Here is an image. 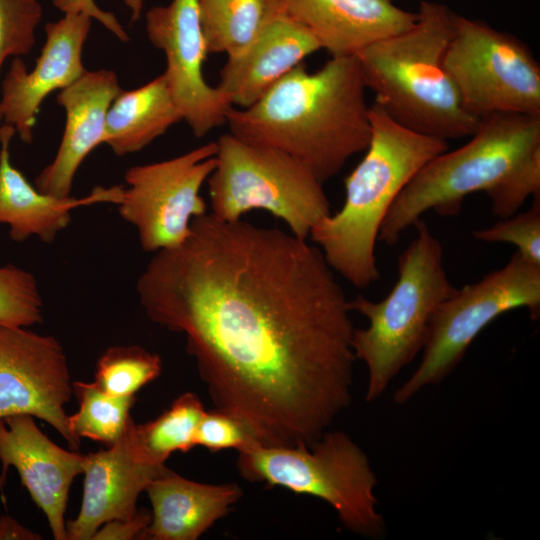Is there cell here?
Masks as SVG:
<instances>
[{
  "label": "cell",
  "instance_id": "obj_35",
  "mask_svg": "<svg viewBox=\"0 0 540 540\" xmlns=\"http://www.w3.org/2000/svg\"><path fill=\"white\" fill-rule=\"evenodd\" d=\"M124 3L130 11V22L138 21L143 9V0H124Z\"/></svg>",
  "mask_w": 540,
  "mask_h": 540
},
{
  "label": "cell",
  "instance_id": "obj_1",
  "mask_svg": "<svg viewBox=\"0 0 540 540\" xmlns=\"http://www.w3.org/2000/svg\"><path fill=\"white\" fill-rule=\"evenodd\" d=\"M334 273L307 240L206 213L136 291L151 321L185 335L216 409L263 445L311 446L351 403L355 328Z\"/></svg>",
  "mask_w": 540,
  "mask_h": 540
},
{
  "label": "cell",
  "instance_id": "obj_14",
  "mask_svg": "<svg viewBox=\"0 0 540 540\" xmlns=\"http://www.w3.org/2000/svg\"><path fill=\"white\" fill-rule=\"evenodd\" d=\"M92 20L84 13H65L46 24V40L32 69L20 57L12 59L0 84V108L4 124L12 126L22 142H32L45 98L86 72L82 52Z\"/></svg>",
  "mask_w": 540,
  "mask_h": 540
},
{
  "label": "cell",
  "instance_id": "obj_9",
  "mask_svg": "<svg viewBox=\"0 0 540 540\" xmlns=\"http://www.w3.org/2000/svg\"><path fill=\"white\" fill-rule=\"evenodd\" d=\"M519 308L540 316V266L517 251L505 266L456 291L435 311L411 376L396 390L404 404L422 389L443 381L463 359L475 338L499 316Z\"/></svg>",
  "mask_w": 540,
  "mask_h": 540
},
{
  "label": "cell",
  "instance_id": "obj_27",
  "mask_svg": "<svg viewBox=\"0 0 540 540\" xmlns=\"http://www.w3.org/2000/svg\"><path fill=\"white\" fill-rule=\"evenodd\" d=\"M43 320L36 277L13 264L0 266V325L30 327Z\"/></svg>",
  "mask_w": 540,
  "mask_h": 540
},
{
  "label": "cell",
  "instance_id": "obj_36",
  "mask_svg": "<svg viewBox=\"0 0 540 540\" xmlns=\"http://www.w3.org/2000/svg\"><path fill=\"white\" fill-rule=\"evenodd\" d=\"M3 137H4V121H3L2 111L0 108V153H1L2 144H3Z\"/></svg>",
  "mask_w": 540,
  "mask_h": 540
},
{
  "label": "cell",
  "instance_id": "obj_24",
  "mask_svg": "<svg viewBox=\"0 0 540 540\" xmlns=\"http://www.w3.org/2000/svg\"><path fill=\"white\" fill-rule=\"evenodd\" d=\"M208 54H242L259 33L266 0H196Z\"/></svg>",
  "mask_w": 540,
  "mask_h": 540
},
{
  "label": "cell",
  "instance_id": "obj_32",
  "mask_svg": "<svg viewBox=\"0 0 540 540\" xmlns=\"http://www.w3.org/2000/svg\"><path fill=\"white\" fill-rule=\"evenodd\" d=\"M53 5L65 13H84L100 22L120 41L127 42L129 36L118 19L108 11L102 10L94 0H52Z\"/></svg>",
  "mask_w": 540,
  "mask_h": 540
},
{
  "label": "cell",
  "instance_id": "obj_28",
  "mask_svg": "<svg viewBox=\"0 0 540 540\" xmlns=\"http://www.w3.org/2000/svg\"><path fill=\"white\" fill-rule=\"evenodd\" d=\"M41 18L38 0H0V73L6 59L30 53Z\"/></svg>",
  "mask_w": 540,
  "mask_h": 540
},
{
  "label": "cell",
  "instance_id": "obj_21",
  "mask_svg": "<svg viewBox=\"0 0 540 540\" xmlns=\"http://www.w3.org/2000/svg\"><path fill=\"white\" fill-rule=\"evenodd\" d=\"M151 521L139 539L197 540L241 498L234 483L206 484L165 468L145 488Z\"/></svg>",
  "mask_w": 540,
  "mask_h": 540
},
{
  "label": "cell",
  "instance_id": "obj_26",
  "mask_svg": "<svg viewBox=\"0 0 540 540\" xmlns=\"http://www.w3.org/2000/svg\"><path fill=\"white\" fill-rule=\"evenodd\" d=\"M162 361L157 353L138 345L112 346L96 364L95 383L113 396H134L161 373Z\"/></svg>",
  "mask_w": 540,
  "mask_h": 540
},
{
  "label": "cell",
  "instance_id": "obj_12",
  "mask_svg": "<svg viewBox=\"0 0 540 540\" xmlns=\"http://www.w3.org/2000/svg\"><path fill=\"white\" fill-rule=\"evenodd\" d=\"M73 385L60 342L28 327L0 325V420L31 415L47 422L76 449L64 406Z\"/></svg>",
  "mask_w": 540,
  "mask_h": 540
},
{
  "label": "cell",
  "instance_id": "obj_15",
  "mask_svg": "<svg viewBox=\"0 0 540 540\" xmlns=\"http://www.w3.org/2000/svg\"><path fill=\"white\" fill-rule=\"evenodd\" d=\"M85 455L62 449L21 414L0 420V484L10 466L18 472L32 500L43 511L56 540H67L65 512L74 478L83 472Z\"/></svg>",
  "mask_w": 540,
  "mask_h": 540
},
{
  "label": "cell",
  "instance_id": "obj_30",
  "mask_svg": "<svg viewBox=\"0 0 540 540\" xmlns=\"http://www.w3.org/2000/svg\"><path fill=\"white\" fill-rule=\"evenodd\" d=\"M486 194L493 214L500 218L517 213L529 196L540 195V148L527 155Z\"/></svg>",
  "mask_w": 540,
  "mask_h": 540
},
{
  "label": "cell",
  "instance_id": "obj_23",
  "mask_svg": "<svg viewBox=\"0 0 540 540\" xmlns=\"http://www.w3.org/2000/svg\"><path fill=\"white\" fill-rule=\"evenodd\" d=\"M200 398L191 392L177 397L159 417L130 425L134 447L146 462L161 466L174 452L195 447V435L205 413Z\"/></svg>",
  "mask_w": 540,
  "mask_h": 540
},
{
  "label": "cell",
  "instance_id": "obj_25",
  "mask_svg": "<svg viewBox=\"0 0 540 540\" xmlns=\"http://www.w3.org/2000/svg\"><path fill=\"white\" fill-rule=\"evenodd\" d=\"M79 410L68 416L73 436L80 441L88 438L105 445H113L125 432L130 422V410L135 396H113L100 389L95 382H72Z\"/></svg>",
  "mask_w": 540,
  "mask_h": 540
},
{
  "label": "cell",
  "instance_id": "obj_13",
  "mask_svg": "<svg viewBox=\"0 0 540 540\" xmlns=\"http://www.w3.org/2000/svg\"><path fill=\"white\" fill-rule=\"evenodd\" d=\"M145 28L151 44L165 55L163 76L193 134L201 138L226 124L233 106L229 96L204 78L208 50L196 0H171L151 8L145 15Z\"/></svg>",
  "mask_w": 540,
  "mask_h": 540
},
{
  "label": "cell",
  "instance_id": "obj_31",
  "mask_svg": "<svg viewBox=\"0 0 540 540\" xmlns=\"http://www.w3.org/2000/svg\"><path fill=\"white\" fill-rule=\"evenodd\" d=\"M261 444L257 436L240 418L225 411H205L195 435V445L211 452L235 449L238 452Z\"/></svg>",
  "mask_w": 540,
  "mask_h": 540
},
{
  "label": "cell",
  "instance_id": "obj_3",
  "mask_svg": "<svg viewBox=\"0 0 540 540\" xmlns=\"http://www.w3.org/2000/svg\"><path fill=\"white\" fill-rule=\"evenodd\" d=\"M371 138L365 155L345 178V201L310 231L331 269L359 289L380 278L375 246L381 225L398 195L446 140L398 124L375 102L370 105Z\"/></svg>",
  "mask_w": 540,
  "mask_h": 540
},
{
  "label": "cell",
  "instance_id": "obj_5",
  "mask_svg": "<svg viewBox=\"0 0 540 540\" xmlns=\"http://www.w3.org/2000/svg\"><path fill=\"white\" fill-rule=\"evenodd\" d=\"M415 238L398 259V278L388 295L372 301L362 295L349 308L366 317V328H355L352 350L368 371L365 399L376 401L390 382L422 351L431 319L457 288L448 279L443 247L420 218Z\"/></svg>",
  "mask_w": 540,
  "mask_h": 540
},
{
  "label": "cell",
  "instance_id": "obj_2",
  "mask_svg": "<svg viewBox=\"0 0 540 540\" xmlns=\"http://www.w3.org/2000/svg\"><path fill=\"white\" fill-rule=\"evenodd\" d=\"M366 89L356 56H331L315 72L301 63L251 106L232 107L226 124L245 142L298 159L324 184L370 142Z\"/></svg>",
  "mask_w": 540,
  "mask_h": 540
},
{
  "label": "cell",
  "instance_id": "obj_20",
  "mask_svg": "<svg viewBox=\"0 0 540 540\" xmlns=\"http://www.w3.org/2000/svg\"><path fill=\"white\" fill-rule=\"evenodd\" d=\"M15 130L4 124L0 153V224L9 228V237L23 242L33 236L52 243L71 222V212L79 207L99 203L121 202L122 186L96 187L81 198H59L38 190L17 169L10 156V145Z\"/></svg>",
  "mask_w": 540,
  "mask_h": 540
},
{
  "label": "cell",
  "instance_id": "obj_17",
  "mask_svg": "<svg viewBox=\"0 0 540 540\" xmlns=\"http://www.w3.org/2000/svg\"><path fill=\"white\" fill-rule=\"evenodd\" d=\"M309 31L331 56H355L366 46L410 28L417 13L393 0H266Z\"/></svg>",
  "mask_w": 540,
  "mask_h": 540
},
{
  "label": "cell",
  "instance_id": "obj_4",
  "mask_svg": "<svg viewBox=\"0 0 540 540\" xmlns=\"http://www.w3.org/2000/svg\"><path fill=\"white\" fill-rule=\"evenodd\" d=\"M414 24L355 56L375 103L398 124L443 140L471 136L481 119L462 106L443 64L453 30L447 5L424 0Z\"/></svg>",
  "mask_w": 540,
  "mask_h": 540
},
{
  "label": "cell",
  "instance_id": "obj_6",
  "mask_svg": "<svg viewBox=\"0 0 540 540\" xmlns=\"http://www.w3.org/2000/svg\"><path fill=\"white\" fill-rule=\"evenodd\" d=\"M471 139L435 156L404 187L385 217L378 240L395 244L429 211L454 216L466 196L487 192L540 148V115L498 113L481 118Z\"/></svg>",
  "mask_w": 540,
  "mask_h": 540
},
{
  "label": "cell",
  "instance_id": "obj_10",
  "mask_svg": "<svg viewBox=\"0 0 540 540\" xmlns=\"http://www.w3.org/2000/svg\"><path fill=\"white\" fill-rule=\"evenodd\" d=\"M443 64L470 115H540V65L515 35L454 13Z\"/></svg>",
  "mask_w": 540,
  "mask_h": 540
},
{
  "label": "cell",
  "instance_id": "obj_29",
  "mask_svg": "<svg viewBox=\"0 0 540 540\" xmlns=\"http://www.w3.org/2000/svg\"><path fill=\"white\" fill-rule=\"evenodd\" d=\"M473 236L484 242L512 244L524 259L540 266V195L533 197L528 210L502 218L488 228L476 230Z\"/></svg>",
  "mask_w": 540,
  "mask_h": 540
},
{
  "label": "cell",
  "instance_id": "obj_22",
  "mask_svg": "<svg viewBox=\"0 0 540 540\" xmlns=\"http://www.w3.org/2000/svg\"><path fill=\"white\" fill-rule=\"evenodd\" d=\"M180 120L182 114L162 74L139 88L118 93L107 112L104 144L119 157L135 153Z\"/></svg>",
  "mask_w": 540,
  "mask_h": 540
},
{
  "label": "cell",
  "instance_id": "obj_19",
  "mask_svg": "<svg viewBox=\"0 0 540 540\" xmlns=\"http://www.w3.org/2000/svg\"><path fill=\"white\" fill-rule=\"evenodd\" d=\"M320 49L309 31L268 7L250 46L239 56L227 58L217 88L229 96L233 107L247 108Z\"/></svg>",
  "mask_w": 540,
  "mask_h": 540
},
{
  "label": "cell",
  "instance_id": "obj_11",
  "mask_svg": "<svg viewBox=\"0 0 540 540\" xmlns=\"http://www.w3.org/2000/svg\"><path fill=\"white\" fill-rule=\"evenodd\" d=\"M217 145L209 142L182 155L130 167L124 175L120 216L137 231L146 252L185 241L194 218L207 213L200 191L216 166Z\"/></svg>",
  "mask_w": 540,
  "mask_h": 540
},
{
  "label": "cell",
  "instance_id": "obj_7",
  "mask_svg": "<svg viewBox=\"0 0 540 540\" xmlns=\"http://www.w3.org/2000/svg\"><path fill=\"white\" fill-rule=\"evenodd\" d=\"M240 475L268 487H282L329 504L345 529L365 538L384 535L368 456L349 435L327 430L311 446L257 444L238 452Z\"/></svg>",
  "mask_w": 540,
  "mask_h": 540
},
{
  "label": "cell",
  "instance_id": "obj_18",
  "mask_svg": "<svg viewBox=\"0 0 540 540\" xmlns=\"http://www.w3.org/2000/svg\"><path fill=\"white\" fill-rule=\"evenodd\" d=\"M120 91L116 73L108 69L86 70L58 91L56 101L65 111L64 133L54 159L35 178L38 190L59 198L71 196L79 167L104 144L107 112Z\"/></svg>",
  "mask_w": 540,
  "mask_h": 540
},
{
  "label": "cell",
  "instance_id": "obj_33",
  "mask_svg": "<svg viewBox=\"0 0 540 540\" xmlns=\"http://www.w3.org/2000/svg\"><path fill=\"white\" fill-rule=\"evenodd\" d=\"M151 513L139 510L138 513L125 520H112L103 524L93 535L98 540H130L139 538L142 531L149 525Z\"/></svg>",
  "mask_w": 540,
  "mask_h": 540
},
{
  "label": "cell",
  "instance_id": "obj_8",
  "mask_svg": "<svg viewBox=\"0 0 540 540\" xmlns=\"http://www.w3.org/2000/svg\"><path fill=\"white\" fill-rule=\"evenodd\" d=\"M216 145V166L207 184L210 213L218 219L237 221L261 209L307 240L312 228L331 213L323 183L298 159L231 133L220 136Z\"/></svg>",
  "mask_w": 540,
  "mask_h": 540
},
{
  "label": "cell",
  "instance_id": "obj_16",
  "mask_svg": "<svg viewBox=\"0 0 540 540\" xmlns=\"http://www.w3.org/2000/svg\"><path fill=\"white\" fill-rule=\"evenodd\" d=\"M132 421L108 449L85 455L81 508L66 524L67 540H91L103 524L134 517L138 496L166 468L140 457L130 434Z\"/></svg>",
  "mask_w": 540,
  "mask_h": 540
},
{
  "label": "cell",
  "instance_id": "obj_34",
  "mask_svg": "<svg viewBox=\"0 0 540 540\" xmlns=\"http://www.w3.org/2000/svg\"><path fill=\"white\" fill-rule=\"evenodd\" d=\"M1 539L35 540L41 539V537L28 528L22 526L15 519L5 515L0 518V540Z\"/></svg>",
  "mask_w": 540,
  "mask_h": 540
}]
</instances>
